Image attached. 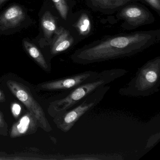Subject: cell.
<instances>
[{"mask_svg":"<svg viewBox=\"0 0 160 160\" xmlns=\"http://www.w3.org/2000/svg\"><path fill=\"white\" fill-rule=\"evenodd\" d=\"M7 0H0V5H1L2 3L7 1Z\"/></svg>","mask_w":160,"mask_h":160,"instance_id":"21","label":"cell"},{"mask_svg":"<svg viewBox=\"0 0 160 160\" xmlns=\"http://www.w3.org/2000/svg\"><path fill=\"white\" fill-rule=\"evenodd\" d=\"M98 74L99 72L96 71H86L60 79L44 82L38 87L39 89L44 90L70 91L81 84L96 79Z\"/></svg>","mask_w":160,"mask_h":160,"instance_id":"7","label":"cell"},{"mask_svg":"<svg viewBox=\"0 0 160 160\" xmlns=\"http://www.w3.org/2000/svg\"><path fill=\"white\" fill-rule=\"evenodd\" d=\"M39 127L38 121L30 112L25 114L12 126L10 131L12 138L34 133Z\"/></svg>","mask_w":160,"mask_h":160,"instance_id":"8","label":"cell"},{"mask_svg":"<svg viewBox=\"0 0 160 160\" xmlns=\"http://www.w3.org/2000/svg\"><path fill=\"white\" fill-rule=\"evenodd\" d=\"M6 101L5 96L3 92L0 89V102H4Z\"/></svg>","mask_w":160,"mask_h":160,"instance_id":"20","label":"cell"},{"mask_svg":"<svg viewBox=\"0 0 160 160\" xmlns=\"http://www.w3.org/2000/svg\"><path fill=\"white\" fill-rule=\"evenodd\" d=\"M160 42V29L107 36L78 48L70 58L87 65L136 56Z\"/></svg>","mask_w":160,"mask_h":160,"instance_id":"1","label":"cell"},{"mask_svg":"<svg viewBox=\"0 0 160 160\" xmlns=\"http://www.w3.org/2000/svg\"><path fill=\"white\" fill-rule=\"evenodd\" d=\"M25 17V12L18 5L9 7L0 16V30L5 31L17 27Z\"/></svg>","mask_w":160,"mask_h":160,"instance_id":"10","label":"cell"},{"mask_svg":"<svg viewBox=\"0 0 160 160\" xmlns=\"http://www.w3.org/2000/svg\"><path fill=\"white\" fill-rule=\"evenodd\" d=\"M41 26L45 37L48 40L58 30L56 19L49 12H45L44 14L41 19Z\"/></svg>","mask_w":160,"mask_h":160,"instance_id":"12","label":"cell"},{"mask_svg":"<svg viewBox=\"0 0 160 160\" xmlns=\"http://www.w3.org/2000/svg\"><path fill=\"white\" fill-rule=\"evenodd\" d=\"M23 44L28 55L38 64L45 71L48 70V64L42 52L38 49V48L35 45L27 41H24Z\"/></svg>","mask_w":160,"mask_h":160,"instance_id":"13","label":"cell"},{"mask_svg":"<svg viewBox=\"0 0 160 160\" xmlns=\"http://www.w3.org/2000/svg\"><path fill=\"white\" fill-rule=\"evenodd\" d=\"M160 15V0H141Z\"/></svg>","mask_w":160,"mask_h":160,"instance_id":"17","label":"cell"},{"mask_svg":"<svg viewBox=\"0 0 160 160\" xmlns=\"http://www.w3.org/2000/svg\"><path fill=\"white\" fill-rule=\"evenodd\" d=\"M73 42V38L68 30L62 28L58 29L51 44V54L56 55L66 51L72 47Z\"/></svg>","mask_w":160,"mask_h":160,"instance_id":"11","label":"cell"},{"mask_svg":"<svg viewBox=\"0 0 160 160\" xmlns=\"http://www.w3.org/2000/svg\"><path fill=\"white\" fill-rule=\"evenodd\" d=\"M160 56L144 63L119 94L128 97H148L160 90Z\"/></svg>","mask_w":160,"mask_h":160,"instance_id":"3","label":"cell"},{"mask_svg":"<svg viewBox=\"0 0 160 160\" xmlns=\"http://www.w3.org/2000/svg\"><path fill=\"white\" fill-rule=\"evenodd\" d=\"M8 135V124L5 121L2 112L0 111V136H7Z\"/></svg>","mask_w":160,"mask_h":160,"instance_id":"16","label":"cell"},{"mask_svg":"<svg viewBox=\"0 0 160 160\" xmlns=\"http://www.w3.org/2000/svg\"><path fill=\"white\" fill-rule=\"evenodd\" d=\"M131 3L118 11L117 17L123 21L122 27L126 30L135 29L155 21L153 15L141 4Z\"/></svg>","mask_w":160,"mask_h":160,"instance_id":"6","label":"cell"},{"mask_svg":"<svg viewBox=\"0 0 160 160\" xmlns=\"http://www.w3.org/2000/svg\"><path fill=\"white\" fill-rule=\"evenodd\" d=\"M66 1H69V0H66Z\"/></svg>","mask_w":160,"mask_h":160,"instance_id":"22","label":"cell"},{"mask_svg":"<svg viewBox=\"0 0 160 160\" xmlns=\"http://www.w3.org/2000/svg\"><path fill=\"white\" fill-rule=\"evenodd\" d=\"M80 35L87 36L91 31L92 24L90 19L87 14L83 13L74 25Z\"/></svg>","mask_w":160,"mask_h":160,"instance_id":"14","label":"cell"},{"mask_svg":"<svg viewBox=\"0 0 160 160\" xmlns=\"http://www.w3.org/2000/svg\"><path fill=\"white\" fill-rule=\"evenodd\" d=\"M137 2V0H86L88 7L105 14L114 13L125 5Z\"/></svg>","mask_w":160,"mask_h":160,"instance_id":"9","label":"cell"},{"mask_svg":"<svg viewBox=\"0 0 160 160\" xmlns=\"http://www.w3.org/2000/svg\"><path fill=\"white\" fill-rule=\"evenodd\" d=\"M6 84L12 94L36 118L39 127L45 132H51L52 127L46 117L42 108L35 100L29 89L23 84L14 80H8Z\"/></svg>","mask_w":160,"mask_h":160,"instance_id":"5","label":"cell"},{"mask_svg":"<svg viewBox=\"0 0 160 160\" xmlns=\"http://www.w3.org/2000/svg\"><path fill=\"white\" fill-rule=\"evenodd\" d=\"M159 139H160V133H159L151 136L147 142L146 148L153 147L155 144H157V142L159 141Z\"/></svg>","mask_w":160,"mask_h":160,"instance_id":"18","label":"cell"},{"mask_svg":"<svg viewBox=\"0 0 160 160\" xmlns=\"http://www.w3.org/2000/svg\"><path fill=\"white\" fill-rule=\"evenodd\" d=\"M109 86H104L85 97L75 106L54 117V122L59 129L67 132L87 112L99 104L110 89Z\"/></svg>","mask_w":160,"mask_h":160,"instance_id":"4","label":"cell"},{"mask_svg":"<svg viewBox=\"0 0 160 160\" xmlns=\"http://www.w3.org/2000/svg\"><path fill=\"white\" fill-rule=\"evenodd\" d=\"M127 73V70L118 68L102 71L99 72L96 79L79 85L68 91L63 98L52 102L49 106L48 112L54 117L59 113L72 108L96 90L123 76Z\"/></svg>","mask_w":160,"mask_h":160,"instance_id":"2","label":"cell"},{"mask_svg":"<svg viewBox=\"0 0 160 160\" xmlns=\"http://www.w3.org/2000/svg\"><path fill=\"white\" fill-rule=\"evenodd\" d=\"M52 1L62 18L64 20H66L69 8L66 0H52Z\"/></svg>","mask_w":160,"mask_h":160,"instance_id":"15","label":"cell"},{"mask_svg":"<svg viewBox=\"0 0 160 160\" xmlns=\"http://www.w3.org/2000/svg\"><path fill=\"white\" fill-rule=\"evenodd\" d=\"M12 114L15 118H18L21 111V108L20 105L17 103H14L11 106Z\"/></svg>","mask_w":160,"mask_h":160,"instance_id":"19","label":"cell"}]
</instances>
